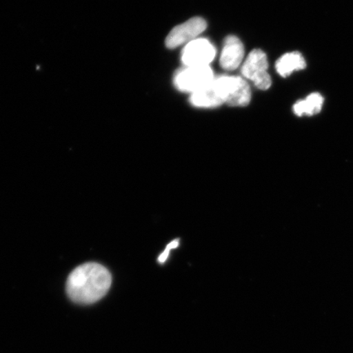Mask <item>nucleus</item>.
I'll return each mask as SVG.
<instances>
[{"mask_svg": "<svg viewBox=\"0 0 353 353\" xmlns=\"http://www.w3.org/2000/svg\"><path fill=\"white\" fill-rule=\"evenodd\" d=\"M112 275L101 264L88 263L70 273L66 281V293L73 302L88 305L103 299L112 285Z\"/></svg>", "mask_w": 353, "mask_h": 353, "instance_id": "obj_1", "label": "nucleus"}, {"mask_svg": "<svg viewBox=\"0 0 353 353\" xmlns=\"http://www.w3.org/2000/svg\"><path fill=\"white\" fill-rule=\"evenodd\" d=\"M216 90L224 103L232 107H245L251 99L250 88L238 77H220L214 79Z\"/></svg>", "mask_w": 353, "mask_h": 353, "instance_id": "obj_2", "label": "nucleus"}, {"mask_svg": "<svg viewBox=\"0 0 353 353\" xmlns=\"http://www.w3.org/2000/svg\"><path fill=\"white\" fill-rule=\"evenodd\" d=\"M213 70L209 65L188 66L174 77V85L179 90L196 92L209 85L214 81Z\"/></svg>", "mask_w": 353, "mask_h": 353, "instance_id": "obj_3", "label": "nucleus"}, {"mask_svg": "<svg viewBox=\"0 0 353 353\" xmlns=\"http://www.w3.org/2000/svg\"><path fill=\"white\" fill-rule=\"evenodd\" d=\"M268 63L266 54L262 50H254L250 52L243 64L241 72L244 77L253 81L261 90H267L272 85V79L268 72Z\"/></svg>", "mask_w": 353, "mask_h": 353, "instance_id": "obj_4", "label": "nucleus"}, {"mask_svg": "<svg viewBox=\"0 0 353 353\" xmlns=\"http://www.w3.org/2000/svg\"><path fill=\"white\" fill-rule=\"evenodd\" d=\"M216 54L215 48L205 39H194L183 50L182 61L187 66L209 65Z\"/></svg>", "mask_w": 353, "mask_h": 353, "instance_id": "obj_5", "label": "nucleus"}, {"mask_svg": "<svg viewBox=\"0 0 353 353\" xmlns=\"http://www.w3.org/2000/svg\"><path fill=\"white\" fill-rule=\"evenodd\" d=\"M206 28L207 23L204 19L201 17H193L171 30L166 38V47L172 50L181 44L192 42L199 34L205 32Z\"/></svg>", "mask_w": 353, "mask_h": 353, "instance_id": "obj_6", "label": "nucleus"}, {"mask_svg": "<svg viewBox=\"0 0 353 353\" xmlns=\"http://www.w3.org/2000/svg\"><path fill=\"white\" fill-rule=\"evenodd\" d=\"M244 52V46L239 39L234 35L227 37L220 57L221 68L229 72L236 70L241 63Z\"/></svg>", "mask_w": 353, "mask_h": 353, "instance_id": "obj_7", "label": "nucleus"}, {"mask_svg": "<svg viewBox=\"0 0 353 353\" xmlns=\"http://www.w3.org/2000/svg\"><path fill=\"white\" fill-rule=\"evenodd\" d=\"M190 101L195 107L205 108L219 107L224 103L219 92L216 90L214 81L202 90L193 92Z\"/></svg>", "mask_w": 353, "mask_h": 353, "instance_id": "obj_8", "label": "nucleus"}, {"mask_svg": "<svg viewBox=\"0 0 353 353\" xmlns=\"http://www.w3.org/2000/svg\"><path fill=\"white\" fill-rule=\"evenodd\" d=\"M307 66L304 57L300 52H294L286 54L276 61V68L277 72L282 77H289L295 70L305 69Z\"/></svg>", "mask_w": 353, "mask_h": 353, "instance_id": "obj_9", "label": "nucleus"}, {"mask_svg": "<svg viewBox=\"0 0 353 353\" xmlns=\"http://www.w3.org/2000/svg\"><path fill=\"white\" fill-rule=\"evenodd\" d=\"M324 99L319 92L312 94L305 100L298 101L294 105V112L298 117H312L321 112Z\"/></svg>", "mask_w": 353, "mask_h": 353, "instance_id": "obj_10", "label": "nucleus"}, {"mask_svg": "<svg viewBox=\"0 0 353 353\" xmlns=\"http://www.w3.org/2000/svg\"><path fill=\"white\" fill-rule=\"evenodd\" d=\"M169 250L166 249L165 252L161 255L160 258H159V262L163 263L165 261L166 259L168 258V256H169Z\"/></svg>", "mask_w": 353, "mask_h": 353, "instance_id": "obj_11", "label": "nucleus"}, {"mask_svg": "<svg viewBox=\"0 0 353 353\" xmlns=\"http://www.w3.org/2000/svg\"><path fill=\"white\" fill-rule=\"evenodd\" d=\"M179 244V241H174L173 242H171L170 244L169 245L167 246V250H171V249H174L176 248V246H178Z\"/></svg>", "mask_w": 353, "mask_h": 353, "instance_id": "obj_12", "label": "nucleus"}]
</instances>
